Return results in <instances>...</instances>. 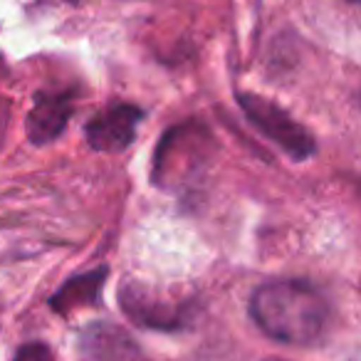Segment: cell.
<instances>
[{
  "mask_svg": "<svg viewBox=\"0 0 361 361\" xmlns=\"http://www.w3.org/2000/svg\"><path fill=\"white\" fill-rule=\"evenodd\" d=\"M250 317L270 339L290 346L322 341L331 322V307L314 285L305 280H275L257 287Z\"/></svg>",
  "mask_w": 361,
  "mask_h": 361,
  "instance_id": "obj_1",
  "label": "cell"
},
{
  "mask_svg": "<svg viewBox=\"0 0 361 361\" xmlns=\"http://www.w3.org/2000/svg\"><path fill=\"white\" fill-rule=\"evenodd\" d=\"M238 104L245 111V116L250 119V124L260 131L262 136L277 144L285 151L290 159L295 161H307L310 156H314L317 144L314 136L295 121L285 109L275 104V102L265 99V97L257 94H238Z\"/></svg>",
  "mask_w": 361,
  "mask_h": 361,
  "instance_id": "obj_2",
  "label": "cell"
},
{
  "mask_svg": "<svg viewBox=\"0 0 361 361\" xmlns=\"http://www.w3.org/2000/svg\"><path fill=\"white\" fill-rule=\"evenodd\" d=\"M144 111L134 104H111L87 124V141L92 149L116 154L134 141Z\"/></svg>",
  "mask_w": 361,
  "mask_h": 361,
  "instance_id": "obj_3",
  "label": "cell"
},
{
  "mask_svg": "<svg viewBox=\"0 0 361 361\" xmlns=\"http://www.w3.org/2000/svg\"><path fill=\"white\" fill-rule=\"evenodd\" d=\"M75 111L70 92H40L27 116V136L32 144H50L65 131Z\"/></svg>",
  "mask_w": 361,
  "mask_h": 361,
  "instance_id": "obj_4",
  "label": "cell"
},
{
  "mask_svg": "<svg viewBox=\"0 0 361 361\" xmlns=\"http://www.w3.org/2000/svg\"><path fill=\"white\" fill-rule=\"evenodd\" d=\"M104 277H106V270H94V272H87V275L72 277V280L50 300L52 310H57L60 314H70L77 307L97 305Z\"/></svg>",
  "mask_w": 361,
  "mask_h": 361,
  "instance_id": "obj_5",
  "label": "cell"
},
{
  "mask_svg": "<svg viewBox=\"0 0 361 361\" xmlns=\"http://www.w3.org/2000/svg\"><path fill=\"white\" fill-rule=\"evenodd\" d=\"M13 361H52V351L50 346L40 344V341H32V344H25L23 349H18Z\"/></svg>",
  "mask_w": 361,
  "mask_h": 361,
  "instance_id": "obj_6",
  "label": "cell"
},
{
  "mask_svg": "<svg viewBox=\"0 0 361 361\" xmlns=\"http://www.w3.org/2000/svg\"><path fill=\"white\" fill-rule=\"evenodd\" d=\"M265 361H282V359H265Z\"/></svg>",
  "mask_w": 361,
  "mask_h": 361,
  "instance_id": "obj_7",
  "label": "cell"
},
{
  "mask_svg": "<svg viewBox=\"0 0 361 361\" xmlns=\"http://www.w3.org/2000/svg\"><path fill=\"white\" fill-rule=\"evenodd\" d=\"M349 3H359V0H349Z\"/></svg>",
  "mask_w": 361,
  "mask_h": 361,
  "instance_id": "obj_8",
  "label": "cell"
}]
</instances>
